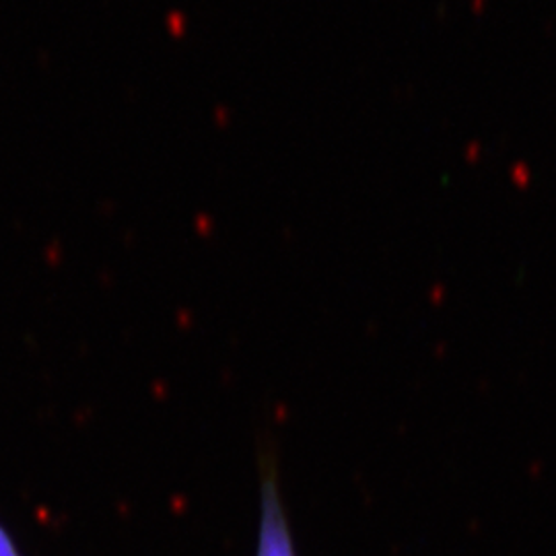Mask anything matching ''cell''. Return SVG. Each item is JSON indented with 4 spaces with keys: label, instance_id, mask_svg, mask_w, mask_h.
<instances>
[{
    "label": "cell",
    "instance_id": "obj_2",
    "mask_svg": "<svg viewBox=\"0 0 556 556\" xmlns=\"http://www.w3.org/2000/svg\"><path fill=\"white\" fill-rule=\"evenodd\" d=\"M0 556H25L11 532L0 523Z\"/></svg>",
    "mask_w": 556,
    "mask_h": 556
},
{
    "label": "cell",
    "instance_id": "obj_1",
    "mask_svg": "<svg viewBox=\"0 0 556 556\" xmlns=\"http://www.w3.org/2000/svg\"><path fill=\"white\" fill-rule=\"evenodd\" d=\"M258 536L254 556H298L289 514L282 498L278 457L275 447L260 450Z\"/></svg>",
    "mask_w": 556,
    "mask_h": 556
}]
</instances>
